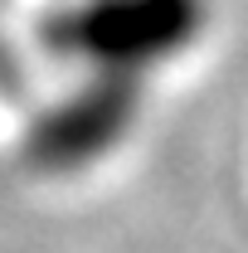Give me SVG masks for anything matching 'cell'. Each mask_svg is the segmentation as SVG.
Returning <instances> with one entry per match:
<instances>
[{
	"instance_id": "obj_1",
	"label": "cell",
	"mask_w": 248,
	"mask_h": 253,
	"mask_svg": "<svg viewBox=\"0 0 248 253\" xmlns=\"http://www.w3.org/2000/svg\"><path fill=\"white\" fill-rule=\"evenodd\" d=\"M195 25H200V0H102L88 5L63 39L83 44L107 63H141L180 49Z\"/></svg>"
},
{
	"instance_id": "obj_2",
	"label": "cell",
	"mask_w": 248,
	"mask_h": 253,
	"mask_svg": "<svg viewBox=\"0 0 248 253\" xmlns=\"http://www.w3.org/2000/svg\"><path fill=\"white\" fill-rule=\"evenodd\" d=\"M126 122V97L117 88H97V93L68 102L49 122L34 131V151L54 166H73V161L102 151Z\"/></svg>"
}]
</instances>
